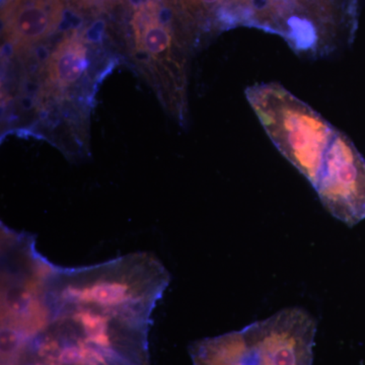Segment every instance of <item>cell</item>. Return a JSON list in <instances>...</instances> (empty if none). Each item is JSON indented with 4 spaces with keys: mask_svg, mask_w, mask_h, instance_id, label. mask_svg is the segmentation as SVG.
<instances>
[{
    "mask_svg": "<svg viewBox=\"0 0 365 365\" xmlns=\"http://www.w3.org/2000/svg\"><path fill=\"white\" fill-rule=\"evenodd\" d=\"M172 276L136 252L46 273L37 322L1 365H150L153 314Z\"/></svg>",
    "mask_w": 365,
    "mask_h": 365,
    "instance_id": "cell-1",
    "label": "cell"
},
{
    "mask_svg": "<svg viewBox=\"0 0 365 365\" xmlns=\"http://www.w3.org/2000/svg\"><path fill=\"white\" fill-rule=\"evenodd\" d=\"M245 93L274 145L314 188L338 129L279 83H258Z\"/></svg>",
    "mask_w": 365,
    "mask_h": 365,
    "instance_id": "cell-2",
    "label": "cell"
},
{
    "mask_svg": "<svg viewBox=\"0 0 365 365\" xmlns=\"http://www.w3.org/2000/svg\"><path fill=\"white\" fill-rule=\"evenodd\" d=\"M314 189L339 222L353 227L365 220V160L342 131L336 132L329 146Z\"/></svg>",
    "mask_w": 365,
    "mask_h": 365,
    "instance_id": "cell-3",
    "label": "cell"
},
{
    "mask_svg": "<svg viewBox=\"0 0 365 365\" xmlns=\"http://www.w3.org/2000/svg\"><path fill=\"white\" fill-rule=\"evenodd\" d=\"M64 0H9L2 13L6 40L16 49L38 44L58 28Z\"/></svg>",
    "mask_w": 365,
    "mask_h": 365,
    "instance_id": "cell-4",
    "label": "cell"
},
{
    "mask_svg": "<svg viewBox=\"0 0 365 365\" xmlns=\"http://www.w3.org/2000/svg\"><path fill=\"white\" fill-rule=\"evenodd\" d=\"M136 49L160 64H172L185 76V57L176 54L175 36L158 14L157 4L148 2L137 9L133 18Z\"/></svg>",
    "mask_w": 365,
    "mask_h": 365,
    "instance_id": "cell-5",
    "label": "cell"
},
{
    "mask_svg": "<svg viewBox=\"0 0 365 365\" xmlns=\"http://www.w3.org/2000/svg\"><path fill=\"white\" fill-rule=\"evenodd\" d=\"M189 353L193 365H262L250 352L242 330L195 341Z\"/></svg>",
    "mask_w": 365,
    "mask_h": 365,
    "instance_id": "cell-6",
    "label": "cell"
},
{
    "mask_svg": "<svg viewBox=\"0 0 365 365\" xmlns=\"http://www.w3.org/2000/svg\"><path fill=\"white\" fill-rule=\"evenodd\" d=\"M88 64L85 41L76 34L66 36L54 48L48 60V81L53 88L67 90L85 76Z\"/></svg>",
    "mask_w": 365,
    "mask_h": 365,
    "instance_id": "cell-7",
    "label": "cell"
},
{
    "mask_svg": "<svg viewBox=\"0 0 365 365\" xmlns=\"http://www.w3.org/2000/svg\"><path fill=\"white\" fill-rule=\"evenodd\" d=\"M79 9L102 11L116 6L121 0H72Z\"/></svg>",
    "mask_w": 365,
    "mask_h": 365,
    "instance_id": "cell-8",
    "label": "cell"
},
{
    "mask_svg": "<svg viewBox=\"0 0 365 365\" xmlns=\"http://www.w3.org/2000/svg\"><path fill=\"white\" fill-rule=\"evenodd\" d=\"M187 2L191 7L209 11L225 6V0H187Z\"/></svg>",
    "mask_w": 365,
    "mask_h": 365,
    "instance_id": "cell-9",
    "label": "cell"
}]
</instances>
